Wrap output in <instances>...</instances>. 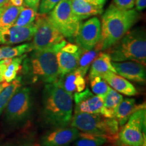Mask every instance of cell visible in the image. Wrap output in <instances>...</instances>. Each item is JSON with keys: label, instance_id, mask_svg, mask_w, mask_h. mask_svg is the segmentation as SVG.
<instances>
[{"label": "cell", "instance_id": "ac0fdd59", "mask_svg": "<svg viewBox=\"0 0 146 146\" xmlns=\"http://www.w3.org/2000/svg\"><path fill=\"white\" fill-rule=\"evenodd\" d=\"M71 8L78 19L83 21L91 16H96L104 12V7L98 6L85 0H70Z\"/></svg>", "mask_w": 146, "mask_h": 146}, {"label": "cell", "instance_id": "83f0119b", "mask_svg": "<svg viewBox=\"0 0 146 146\" xmlns=\"http://www.w3.org/2000/svg\"><path fill=\"white\" fill-rule=\"evenodd\" d=\"M37 16L38 12L36 11L29 7L25 6L18 14L14 26L25 27L31 25L35 23Z\"/></svg>", "mask_w": 146, "mask_h": 146}, {"label": "cell", "instance_id": "7a4b0ae2", "mask_svg": "<svg viewBox=\"0 0 146 146\" xmlns=\"http://www.w3.org/2000/svg\"><path fill=\"white\" fill-rule=\"evenodd\" d=\"M140 18L135 9L121 10L111 4L104 13L101 22L102 50L106 51L121 39Z\"/></svg>", "mask_w": 146, "mask_h": 146}, {"label": "cell", "instance_id": "277c9868", "mask_svg": "<svg viewBox=\"0 0 146 146\" xmlns=\"http://www.w3.org/2000/svg\"><path fill=\"white\" fill-rule=\"evenodd\" d=\"M67 42L66 40L54 46L34 51L30 58V70L34 81L54 83L59 78L57 53Z\"/></svg>", "mask_w": 146, "mask_h": 146}, {"label": "cell", "instance_id": "ba28073f", "mask_svg": "<svg viewBox=\"0 0 146 146\" xmlns=\"http://www.w3.org/2000/svg\"><path fill=\"white\" fill-rule=\"evenodd\" d=\"M146 110H137L118 131L120 146H146Z\"/></svg>", "mask_w": 146, "mask_h": 146}, {"label": "cell", "instance_id": "484cf974", "mask_svg": "<svg viewBox=\"0 0 146 146\" xmlns=\"http://www.w3.org/2000/svg\"><path fill=\"white\" fill-rule=\"evenodd\" d=\"M108 142L105 137L80 132L75 141V146H102Z\"/></svg>", "mask_w": 146, "mask_h": 146}, {"label": "cell", "instance_id": "9a60e30c", "mask_svg": "<svg viewBox=\"0 0 146 146\" xmlns=\"http://www.w3.org/2000/svg\"><path fill=\"white\" fill-rule=\"evenodd\" d=\"M112 64L116 74L126 79L137 83H145V66L134 61L112 62Z\"/></svg>", "mask_w": 146, "mask_h": 146}, {"label": "cell", "instance_id": "6da1fadb", "mask_svg": "<svg viewBox=\"0 0 146 146\" xmlns=\"http://www.w3.org/2000/svg\"><path fill=\"white\" fill-rule=\"evenodd\" d=\"M73 96L60 86L56 81L45 85L42 98L41 116L44 123L52 128L67 127L73 112Z\"/></svg>", "mask_w": 146, "mask_h": 146}, {"label": "cell", "instance_id": "f1b7e54d", "mask_svg": "<svg viewBox=\"0 0 146 146\" xmlns=\"http://www.w3.org/2000/svg\"><path fill=\"white\" fill-rule=\"evenodd\" d=\"M89 79L90 80V86L93 92L97 96H101L105 98L110 88L106 81L100 76H93Z\"/></svg>", "mask_w": 146, "mask_h": 146}, {"label": "cell", "instance_id": "603a6c76", "mask_svg": "<svg viewBox=\"0 0 146 146\" xmlns=\"http://www.w3.org/2000/svg\"><path fill=\"white\" fill-rule=\"evenodd\" d=\"M102 50V43H100L94 48L91 49L90 50L84 51L80 56L79 60L78 62L77 68L80 72L81 73L82 75L85 76L86 75L87 72H88L89 68H90L91 64H92L94 60L100 54Z\"/></svg>", "mask_w": 146, "mask_h": 146}, {"label": "cell", "instance_id": "e0dca14e", "mask_svg": "<svg viewBox=\"0 0 146 146\" xmlns=\"http://www.w3.org/2000/svg\"><path fill=\"white\" fill-rule=\"evenodd\" d=\"M102 78L112 87L113 89L118 93L127 96H134L138 95V91L133 84H131L125 78L118 75L116 73L108 72L102 76Z\"/></svg>", "mask_w": 146, "mask_h": 146}, {"label": "cell", "instance_id": "9c48e42d", "mask_svg": "<svg viewBox=\"0 0 146 146\" xmlns=\"http://www.w3.org/2000/svg\"><path fill=\"white\" fill-rule=\"evenodd\" d=\"M35 23L36 31L31 43L33 51L49 48L64 40V36L51 23L47 14H38Z\"/></svg>", "mask_w": 146, "mask_h": 146}, {"label": "cell", "instance_id": "cb8c5ba5", "mask_svg": "<svg viewBox=\"0 0 146 146\" xmlns=\"http://www.w3.org/2000/svg\"><path fill=\"white\" fill-rule=\"evenodd\" d=\"M31 43H26L16 46L0 47V60L13 58L23 56L33 51Z\"/></svg>", "mask_w": 146, "mask_h": 146}, {"label": "cell", "instance_id": "5b68a950", "mask_svg": "<svg viewBox=\"0 0 146 146\" xmlns=\"http://www.w3.org/2000/svg\"><path fill=\"white\" fill-rule=\"evenodd\" d=\"M70 125L82 132L105 137L110 143L118 140L119 125L115 118H106L99 114L74 112Z\"/></svg>", "mask_w": 146, "mask_h": 146}, {"label": "cell", "instance_id": "4fadbf2b", "mask_svg": "<svg viewBox=\"0 0 146 146\" xmlns=\"http://www.w3.org/2000/svg\"><path fill=\"white\" fill-rule=\"evenodd\" d=\"M35 31V23L28 26H12L0 30V45H14L31 41Z\"/></svg>", "mask_w": 146, "mask_h": 146}, {"label": "cell", "instance_id": "ffe728a7", "mask_svg": "<svg viewBox=\"0 0 146 146\" xmlns=\"http://www.w3.org/2000/svg\"><path fill=\"white\" fill-rule=\"evenodd\" d=\"M108 72L116 73L113 67L112 60L107 52H100L90 66L89 78L96 76H102Z\"/></svg>", "mask_w": 146, "mask_h": 146}, {"label": "cell", "instance_id": "8fae6325", "mask_svg": "<svg viewBox=\"0 0 146 146\" xmlns=\"http://www.w3.org/2000/svg\"><path fill=\"white\" fill-rule=\"evenodd\" d=\"M83 50L78 45L66 43L57 53L58 70L60 76L76 70L80 56Z\"/></svg>", "mask_w": 146, "mask_h": 146}, {"label": "cell", "instance_id": "f35d334b", "mask_svg": "<svg viewBox=\"0 0 146 146\" xmlns=\"http://www.w3.org/2000/svg\"><path fill=\"white\" fill-rule=\"evenodd\" d=\"M102 146H114V145H113V144H108V145H102Z\"/></svg>", "mask_w": 146, "mask_h": 146}, {"label": "cell", "instance_id": "52a82bcc", "mask_svg": "<svg viewBox=\"0 0 146 146\" xmlns=\"http://www.w3.org/2000/svg\"><path fill=\"white\" fill-rule=\"evenodd\" d=\"M33 108L31 91L29 87L18 89L5 109V121L12 126L19 125L30 118Z\"/></svg>", "mask_w": 146, "mask_h": 146}, {"label": "cell", "instance_id": "7402d4cb", "mask_svg": "<svg viewBox=\"0 0 146 146\" xmlns=\"http://www.w3.org/2000/svg\"><path fill=\"white\" fill-rule=\"evenodd\" d=\"M24 7H16L8 3L0 8V30L14 26L18 14Z\"/></svg>", "mask_w": 146, "mask_h": 146}, {"label": "cell", "instance_id": "74e56055", "mask_svg": "<svg viewBox=\"0 0 146 146\" xmlns=\"http://www.w3.org/2000/svg\"><path fill=\"white\" fill-rule=\"evenodd\" d=\"M9 3V0H0V8L4 6L7 3Z\"/></svg>", "mask_w": 146, "mask_h": 146}, {"label": "cell", "instance_id": "7c38bea8", "mask_svg": "<svg viewBox=\"0 0 146 146\" xmlns=\"http://www.w3.org/2000/svg\"><path fill=\"white\" fill-rule=\"evenodd\" d=\"M79 131L73 127L54 128L42 136V146H68L79 136Z\"/></svg>", "mask_w": 146, "mask_h": 146}, {"label": "cell", "instance_id": "d4e9b609", "mask_svg": "<svg viewBox=\"0 0 146 146\" xmlns=\"http://www.w3.org/2000/svg\"><path fill=\"white\" fill-rule=\"evenodd\" d=\"M22 81L21 77H16L13 81L10 83L0 94V116L8 105L9 101L11 99L16 91L21 87Z\"/></svg>", "mask_w": 146, "mask_h": 146}, {"label": "cell", "instance_id": "d590c367", "mask_svg": "<svg viewBox=\"0 0 146 146\" xmlns=\"http://www.w3.org/2000/svg\"><path fill=\"white\" fill-rule=\"evenodd\" d=\"M9 3L16 7H23L25 5L24 0H9Z\"/></svg>", "mask_w": 146, "mask_h": 146}, {"label": "cell", "instance_id": "d6a6232c", "mask_svg": "<svg viewBox=\"0 0 146 146\" xmlns=\"http://www.w3.org/2000/svg\"><path fill=\"white\" fill-rule=\"evenodd\" d=\"M24 2L27 7H29L38 12L40 0H24Z\"/></svg>", "mask_w": 146, "mask_h": 146}, {"label": "cell", "instance_id": "e575fe53", "mask_svg": "<svg viewBox=\"0 0 146 146\" xmlns=\"http://www.w3.org/2000/svg\"><path fill=\"white\" fill-rule=\"evenodd\" d=\"M85 1L91 3V4L101 7H104L105 3L106 2V0H85Z\"/></svg>", "mask_w": 146, "mask_h": 146}, {"label": "cell", "instance_id": "3957f363", "mask_svg": "<svg viewBox=\"0 0 146 146\" xmlns=\"http://www.w3.org/2000/svg\"><path fill=\"white\" fill-rule=\"evenodd\" d=\"M112 62L134 61L146 65V36L143 28L131 29L107 50Z\"/></svg>", "mask_w": 146, "mask_h": 146}, {"label": "cell", "instance_id": "836d02e7", "mask_svg": "<svg viewBox=\"0 0 146 146\" xmlns=\"http://www.w3.org/2000/svg\"><path fill=\"white\" fill-rule=\"evenodd\" d=\"M135 6L138 12L143 10L146 7V0H135Z\"/></svg>", "mask_w": 146, "mask_h": 146}, {"label": "cell", "instance_id": "1f68e13d", "mask_svg": "<svg viewBox=\"0 0 146 146\" xmlns=\"http://www.w3.org/2000/svg\"><path fill=\"white\" fill-rule=\"evenodd\" d=\"M11 60H12V58H5V59L0 60V83L4 82L3 74H4L7 66L10 63Z\"/></svg>", "mask_w": 146, "mask_h": 146}, {"label": "cell", "instance_id": "4dcf8cb0", "mask_svg": "<svg viewBox=\"0 0 146 146\" xmlns=\"http://www.w3.org/2000/svg\"><path fill=\"white\" fill-rule=\"evenodd\" d=\"M112 4L121 10H131L135 7V0H113Z\"/></svg>", "mask_w": 146, "mask_h": 146}, {"label": "cell", "instance_id": "8992f818", "mask_svg": "<svg viewBox=\"0 0 146 146\" xmlns=\"http://www.w3.org/2000/svg\"><path fill=\"white\" fill-rule=\"evenodd\" d=\"M53 25L64 38L74 40L81 25L80 21L71 8L70 0H61L47 14Z\"/></svg>", "mask_w": 146, "mask_h": 146}, {"label": "cell", "instance_id": "ab89813d", "mask_svg": "<svg viewBox=\"0 0 146 146\" xmlns=\"http://www.w3.org/2000/svg\"><path fill=\"white\" fill-rule=\"evenodd\" d=\"M114 146H116V145H114Z\"/></svg>", "mask_w": 146, "mask_h": 146}, {"label": "cell", "instance_id": "d6986e66", "mask_svg": "<svg viewBox=\"0 0 146 146\" xmlns=\"http://www.w3.org/2000/svg\"><path fill=\"white\" fill-rule=\"evenodd\" d=\"M143 108H145V104L137 105L135 100L133 98H125L122 100L118 106L114 118L117 120L119 127H122L127 123L133 113Z\"/></svg>", "mask_w": 146, "mask_h": 146}, {"label": "cell", "instance_id": "f546056e", "mask_svg": "<svg viewBox=\"0 0 146 146\" xmlns=\"http://www.w3.org/2000/svg\"><path fill=\"white\" fill-rule=\"evenodd\" d=\"M61 0H40L38 14L41 15L47 14Z\"/></svg>", "mask_w": 146, "mask_h": 146}, {"label": "cell", "instance_id": "8d00e7d4", "mask_svg": "<svg viewBox=\"0 0 146 146\" xmlns=\"http://www.w3.org/2000/svg\"><path fill=\"white\" fill-rule=\"evenodd\" d=\"M10 83H7V82H2V83H0V94L2 92V91L7 86H8L10 85Z\"/></svg>", "mask_w": 146, "mask_h": 146}, {"label": "cell", "instance_id": "30bf717a", "mask_svg": "<svg viewBox=\"0 0 146 146\" xmlns=\"http://www.w3.org/2000/svg\"><path fill=\"white\" fill-rule=\"evenodd\" d=\"M101 22L98 17H93L81 23L74 38L76 44L84 51L94 48L101 41Z\"/></svg>", "mask_w": 146, "mask_h": 146}, {"label": "cell", "instance_id": "4316f807", "mask_svg": "<svg viewBox=\"0 0 146 146\" xmlns=\"http://www.w3.org/2000/svg\"><path fill=\"white\" fill-rule=\"evenodd\" d=\"M27 57V54L12 58L10 63L9 64L5 69L3 79L5 82L11 83L17 77V74L21 68V64Z\"/></svg>", "mask_w": 146, "mask_h": 146}, {"label": "cell", "instance_id": "5bb4252c", "mask_svg": "<svg viewBox=\"0 0 146 146\" xmlns=\"http://www.w3.org/2000/svg\"><path fill=\"white\" fill-rule=\"evenodd\" d=\"M75 103L74 112L100 114L104 100V97L93 94L89 89L74 94Z\"/></svg>", "mask_w": 146, "mask_h": 146}, {"label": "cell", "instance_id": "44dd1931", "mask_svg": "<svg viewBox=\"0 0 146 146\" xmlns=\"http://www.w3.org/2000/svg\"><path fill=\"white\" fill-rule=\"evenodd\" d=\"M123 100L122 95L110 87L104 98L100 114L106 118H114L116 110Z\"/></svg>", "mask_w": 146, "mask_h": 146}, {"label": "cell", "instance_id": "2e32d148", "mask_svg": "<svg viewBox=\"0 0 146 146\" xmlns=\"http://www.w3.org/2000/svg\"><path fill=\"white\" fill-rule=\"evenodd\" d=\"M56 82L65 91L71 94L81 92L86 87L85 76L82 75L78 69L60 76Z\"/></svg>", "mask_w": 146, "mask_h": 146}]
</instances>
